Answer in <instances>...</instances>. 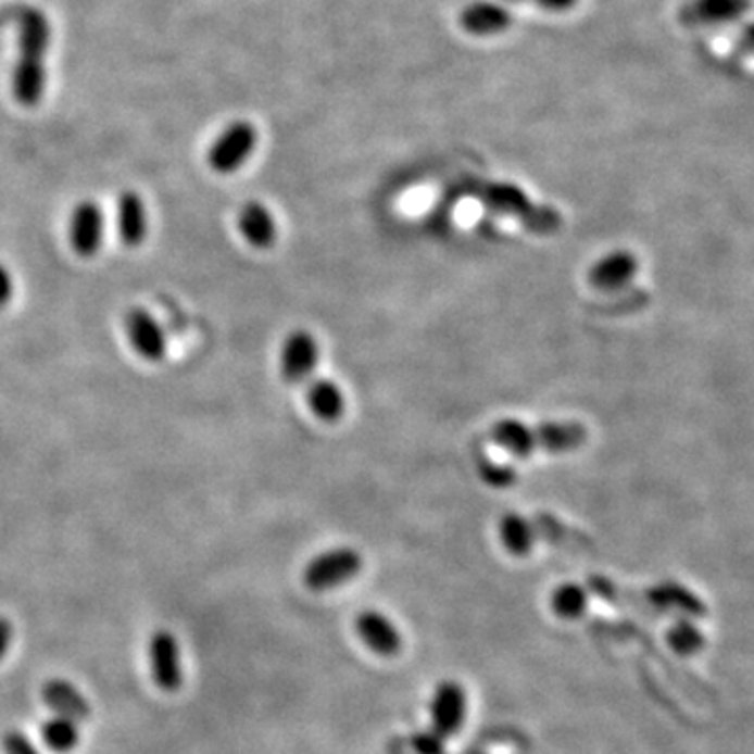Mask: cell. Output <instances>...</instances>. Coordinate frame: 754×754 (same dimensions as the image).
Wrapping results in <instances>:
<instances>
[{"instance_id": "21", "label": "cell", "mask_w": 754, "mask_h": 754, "mask_svg": "<svg viewBox=\"0 0 754 754\" xmlns=\"http://www.w3.org/2000/svg\"><path fill=\"white\" fill-rule=\"evenodd\" d=\"M40 733H42V742L58 754L72 753L80 742L78 724L63 719V717H53V719L45 721Z\"/></svg>"}, {"instance_id": "14", "label": "cell", "mask_w": 754, "mask_h": 754, "mask_svg": "<svg viewBox=\"0 0 754 754\" xmlns=\"http://www.w3.org/2000/svg\"><path fill=\"white\" fill-rule=\"evenodd\" d=\"M42 702L49 711L55 713V717H63L70 721H87L90 717V704L87 698L80 694V690L65 681V679H51L42 686Z\"/></svg>"}, {"instance_id": "10", "label": "cell", "mask_w": 754, "mask_h": 754, "mask_svg": "<svg viewBox=\"0 0 754 754\" xmlns=\"http://www.w3.org/2000/svg\"><path fill=\"white\" fill-rule=\"evenodd\" d=\"M467 711V698L464 688L457 681H442L435 690V696L430 702V715H432V729L442 738L455 736L465 721Z\"/></svg>"}, {"instance_id": "27", "label": "cell", "mask_w": 754, "mask_h": 754, "mask_svg": "<svg viewBox=\"0 0 754 754\" xmlns=\"http://www.w3.org/2000/svg\"><path fill=\"white\" fill-rule=\"evenodd\" d=\"M15 298V277L11 273V268L0 262V313L13 302Z\"/></svg>"}, {"instance_id": "8", "label": "cell", "mask_w": 754, "mask_h": 754, "mask_svg": "<svg viewBox=\"0 0 754 754\" xmlns=\"http://www.w3.org/2000/svg\"><path fill=\"white\" fill-rule=\"evenodd\" d=\"M149 667L155 686L162 692L175 694L183 686V667H180V650L175 636L166 629L155 631L149 639Z\"/></svg>"}, {"instance_id": "25", "label": "cell", "mask_w": 754, "mask_h": 754, "mask_svg": "<svg viewBox=\"0 0 754 754\" xmlns=\"http://www.w3.org/2000/svg\"><path fill=\"white\" fill-rule=\"evenodd\" d=\"M411 744L417 754H444V738L436 733L435 729L415 733L411 738Z\"/></svg>"}, {"instance_id": "20", "label": "cell", "mask_w": 754, "mask_h": 754, "mask_svg": "<svg viewBox=\"0 0 754 754\" xmlns=\"http://www.w3.org/2000/svg\"><path fill=\"white\" fill-rule=\"evenodd\" d=\"M650 602L658 608H675L683 610L692 616H700L704 614V606L700 604L696 595H692L688 589L675 585V582H665V585H658L650 591Z\"/></svg>"}, {"instance_id": "7", "label": "cell", "mask_w": 754, "mask_h": 754, "mask_svg": "<svg viewBox=\"0 0 754 754\" xmlns=\"http://www.w3.org/2000/svg\"><path fill=\"white\" fill-rule=\"evenodd\" d=\"M363 568V557L356 550L338 548L329 552L321 553L315 560L309 562L304 570V582L311 591H331L347 580L359 577Z\"/></svg>"}, {"instance_id": "17", "label": "cell", "mask_w": 754, "mask_h": 754, "mask_svg": "<svg viewBox=\"0 0 754 754\" xmlns=\"http://www.w3.org/2000/svg\"><path fill=\"white\" fill-rule=\"evenodd\" d=\"M462 28L472 36H493L512 26V13L497 2H472L462 11Z\"/></svg>"}, {"instance_id": "23", "label": "cell", "mask_w": 754, "mask_h": 754, "mask_svg": "<svg viewBox=\"0 0 754 754\" xmlns=\"http://www.w3.org/2000/svg\"><path fill=\"white\" fill-rule=\"evenodd\" d=\"M668 645L681 654V656H690L698 652L704 645V638L698 631L696 625H692L690 620H679L670 631H668Z\"/></svg>"}, {"instance_id": "4", "label": "cell", "mask_w": 754, "mask_h": 754, "mask_svg": "<svg viewBox=\"0 0 754 754\" xmlns=\"http://www.w3.org/2000/svg\"><path fill=\"white\" fill-rule=\"evenodd\" d=\"M259 146V130L252 122L237 120L229 124L208 149V166L216 175L237 173Z\"/></svg>"}, {"instance_id": "16", "label": "cell", "mask_w": 754, "mask_h": 754, "mask_svg": "<svg viewBox=\"0 0 754 754\" xmlns=\"http://www.w3.org/2000/svg\"><path fill=\"white\" fill-rule=\"evenodd\" d=\"M638 268V259L631 252L618 250V252H612L606 259L593 264V268L589 273V281L598 290H620L623 286H627L636 277Z\"/></svg>"}, {"instance_id": "22", "label": "cell", "mask_w": 754, "mask_h": 754, "mask_svg": "<svg viewBox=\"0 0 754 754\" xmlns=\"http://www.w3.org/2000/svg\"><path fill=\"white\" fill-rule=\"evenodd\" d=\"M589 606V591L577 582H564L552 593V610L560 618H579Z\"/></svg>"}, {"instance_id": "29", "label": "cell", "mask_w": 754, "mask_h": 754, "mask_svg": "<svg viewBox=\"0 0 754 754\" xmlns=\"http://www.w3.org/2000/svg\"><path fill=\"white\" fill-rule=\"evenodd\" d=\"M532 2H537L539 7L548 11H568L577 4V0H532Z\"/></svg>"}, {"instance_id": "30", "label": "cell", "mask_w": 754, "mask_h": 754, "mask_svg": "<svg viewBox=\"0 0 754 754\" xmlns=\"http://www.w3.org/2000/svg\"><path fill=\"white\" fill-rule=\"evenodd\" d=\"M740 47L749 53H754V24L746 26L740 34Z\"/></svg>"}, {"instance_id": "19", "label": "cell", "mask_w": 754, "mask_h": 754, "mask_svg": "<svg viewBox=\"0 0 754 754\" xmlns=\"http://www.w3.org/2000/svg\"><path fill=\"white\" fill-rule=\"evenodd\" d=\"M309 406L323 422H338L344 415V394L331 379H315L309 388Z\"/></svg>"}, {"instance_id": "9", "label": "cell", "mask_w": 754, "mask_h": 754, "mask_svg": "<svg viewBox=\"0 0 754 754\" xmlns=\"http://www.w3.org/2000/svg\"><path fill=\"white\" fill-rule=\"evenodd\" d=\"M319 361V347L311 331L296 329L284 340L279 352V369L288 384H300L313 374Z\"/></svg>"}, {"instance_id": "15", "label": "cell", "mask_w": 754, "mask_h": 754, "mask_svg": "<svg viewBox=\"0 0 754 754\" xmlns=\"http://www.w3.org/2000/svg\"><path fill=\"white\" fill-rule=\"evenodd\" d=\"M751 9V0H692L683 11L681 20L690 26H715L740 20Z\"/></svg>"}, {"instance_id": "26", "label": "cell", "mask_w": 754, "mask_h": 754, "mask_svg": "<svg viewBox=\"0 0 754 754\" xmlns=\"http://www.w3.org/2000/svg\"><path fill=\"white\" fill-rule=\"evenodd\" d=\"M2 753L40 754L24 731H7V733L2 736Z\"/></svg>"}, {"instance_id": "11", "label": "cell", "mask_w": 754, "mask_h": 754, "mask_svg": "<svg viewBox=\"0 0 754 754\" xmlns=\"http://www.w3.org/2000/svg\"><path fill=\"white\" fill-rule=\"evenodd\" d=\"M117 239L126 248H139L149 237V210L137 191H122L116 202Z\"/></svg>"}, {"instance_id": "12", "label": "cell", "mask_w": 754, "mask_h": 754, "mask_svg": "<svg viewBox=\"0 0 754 754\" xmlns=\"http://www.w3.org/2000/svg\"><path fill=\"white\" fill-rule=\"evenodd\" d=\"M237 229L246 243L256 250H268L277 241V221L273 212L261 202H248L241 205L237 214Z\"/></svg>"}, {"instance_id": "28", "label": "cell", "mask_w": 754, "mask_h": 754, "mask_svg": "<svg viewBox=\"0 0 754 754\" xmlns=\"http://www.w3.org/2000/svg\"><path fill=\"white\" fill-rule=\"evenodd\" d=\"M11 639H13V625L0 616V661L4 658L9 645H11Z\"/></svg>"}, {"instance_id": "13", "label": "cell", "mask_w": 754, "mask_h": 754, "mask_svg": "<svg viewBox=\"0 0 754 754\" xmlns=\"http://www.w3.org/2000/svg\"><path fill=\"white\" fill-rule=\"evenodd\" d=\"M356 633L379 656H394L401 650V636L388 616L365 610L356 616Z\"/></svg>"}, {"instance_id": "5", "label": "cell", "mask_w": 754, "mask_h": 754, "mask_svg": "<svg viewBox=\"0 0 754 754\" xmlns=\"http://www.w3.org/2000/svg\"><path fill=\"white\" fill-rule=\"evenodd\" d=\"M108 237L105 210L95 200L76 203L67 218V243L78 259H95Z\"/></svg>"}, {"instance_id": "2", "label": "cell", "mask_w": 754, "mask_h": 754, "mask_svg": "<svg viewBox=\"0 0 754 754\" xmlns=\"http://www.w3.org/2000/svg\"><path fill=\"white\" fill-rule=\"evenodd\" d=\"M51 40L47 17L26 9L20 17V61L13 74V95L20 105L34 108L45 92V55Z\"/></svg>"}, {"instance_id": "31", "label": "cell", "mask_w": 754, "mask_h": 754, "mask_svg": "<svg viewBox=\"0 0 754 754\" xmlns=\"http://www.w3.org/2000/svg\"><path fill=\"white\" fill-rule=\"evenodd\" d=\"M510 2H518V0H510Z\"/></svg>"}, {"instance_id": "24", "label": "cell", "mask_w": 754, "mask_h": 754, "mask_svg": "<svg viewBox=\"0 0 754 754\" xmlns=\"http://www.w3.org/2000/svg\"><path fill=\"white\" fill-rule=\"evenodd\" d=\"M478 472L485 482H489L494 489H507L516 482V472L510 465L493 464L491 460H480Z\"/></svg>"}, {"instance_id": "1", "label": "cell", "mask_w": 754, "mask_h": 754, "mask_svg": "<svg viewBox=\"0 0 754 754\" xmlns=\"http://www.w3.org/2000/svg\"><path fill=\"white\" fill-rule=\"evenodd\" d=\"M489 438L497 447L510 451L514 457L526 460L537 451L550 453H566L582 447L589 438V432L577 422H555L528 426L516 419H501L491 428Z\"/></svg>"}, {"instance_id": "6", "label": "cell", "mask_w": 754, "mask_h": 754, "mask_svg": "<svg viewBox=\"0 0 754 754\" xmlns=\"http://www.w3.org/2000/svg\"><path fill=\"white\" fill-rule=\"evenodd\" d=\"M124 336L130 350L146 363L155 365L168 356L166 329L146 306H133L124 315Z\"/></svg>"}, {"instance_id": "18", "label": "cell", "mask_w": 754, "mask_h": 754, "mask_svg": "<svg viewBox=\"0 0 754 754\" xmlns=\"http://www.w3.org/2000/svg\"><path fill=\"white\" fill-rule=\"evenodd\" d=\"M499 537L505 550L512 555L524 557L532 552L537 539V530L532 518H524L520 514H505L499 523Z\"/></svg>"}, {"instance_id": "3", "label": "cell", "mask_w": 754, "mask_h": 754, "mask_svg": "<svg viewBox=\"0 0 754 754\" xmlns=\"http://www.w3.org/2000/svg\"><path fill=\"white\" fill-rule=\"evenodd\" d=\"M474 196L494 212L516 216L530 231L553 233L562 227V216L548 205H535L526 198V193L514 185L501 183H482Z\"/></svg>"}]
</instances>
